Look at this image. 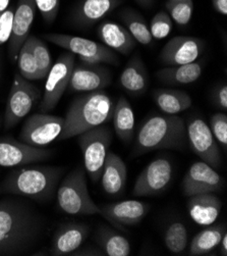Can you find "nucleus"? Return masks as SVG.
<instances>
[{"label": "nucleus", "instance_id": "f257e3e1", "mask_svg": "<svg viewBox=\"0 0 227 256\" xmlns=\"http://www.w3.org/2000/svg\"><path fill=\"white\" fill-rule=\"evenodd\" d=\"M45 220L31 203L17 198L0 201V256L24 255L45 232Z\"/></svg>", "mask_w": 227, "mask_h": 256}, {"label": "nucleus", "instance_id": "f03ea898", "mask_svg": "<svg viewBox=\"0 0 227 256\" xmlns=\"http://www.w3.org/2000/svg\"><path fill=\"white\" fill-rule=\"evenodd\" d=\"M113 110V100L103 90L89 92L74 98L66 112L63 131L58 139L66 140L79 136L110 122Z\"/></svg>", "mask_w": 227, "mask_h": 256}, {"label": "nucleus", "instance_id": "7ed1b4c3", "mask_svg": "<svg viewBox=\"0 0 227 256\" xmlns=\"http://www.w3.org/2000/svg\"><path fill=\"white\" fill-rule=\"evenodd\" d=\"M187 128L176 114H155L140 126L134 146V156L159 149H184L187 145Z\"/></svg>", "mask_w": 227, "mask_h": 256}, {"label": "nucleus", "instance_id": "20e7f679", "mask_svg": "<svg viewBox=\"0 0 227 256\" xmlns=\"http://www.w3.org/2000/svg\"><path fill=\"white\" fill-rule=\"evenodd\" d=\"M62 174V168L54 166L22 168L11 172L4 178L2 190L45 202L53 197Z\"/></svg>", "mask_w": 227, "mask_h": 256}, {"label": "nucleus", "instance_id": "39448f33", "mask_svg": "<svg viewBox=\"0 0 227 256\" xmlns=\"http://www.w3.org/2000/svg\"><path fill=\"white\" fill-rule=\"evenodd\" d=\"M58 208L70 216H92L100 214V208L91 198L86 172L77 168L69 172L57 190Z\"/></svg>", "mask_w": 227, "mask_h": 256}, {"label": "nucleus", "instance_id": "423d86ee", "mask_svg": "<svg viewBox=\"0 0 227 256\" xmlns=\"http://www.w3.org/2000/svg\"><path fill=\"white\" fill-rule=\"evenodd\" d=\"M111 140L110 129L103 124L79 135L78 142L84 156V166L94 183L101 178Z\"/></svg>", "mask_w": 227, "mask_h": 256}, {"label": "nucleus", "instance_id": "0eeeda50", "mask_svg": "<svg viewBox=\"0 0 227 256\" xmlns=\"http://www.w3.org/2000/svg\"><path fill=\"white\" fill-rule=\"evenodd\" d=\"M44 38L49 42L68 50V52L79 56L82 62L89 64L105 62L110 64H117L119 62L118 56L113 52L112 49L100 42L58 33L45 34Z\"/></svg>", "mask_w": 227, "mask_h": 256}, {"label": "nucleus", "instance_id": "6e6552de", "mask_svg": "<svg viewBox=\"0 0 227 256\" xmlns=\"http://www.w3.org/2000/svg\"><path fill=\"white\" fill-rule=\"evenodd\" d=\"M39 97V89L29 80L22 78L19 72H15L6 102L4 129H11L28 116Z\"/></svg>", "mask_w": 227, "mask_h": 256}, {"label": "nucleus", "instance_id": "1a4fd4ad", "mask_svg": "<svg viewBox=\"0 0 227 256\" xmlns=\"http://www.w3.org/2000/svg\"><path fill=\"white\" fill-rule=\"evenodd\" d=\"M73 68L74 54L71 52L63 54L52 66L46 76L44 94L39 106L41 112L46 114L55 108L68 87Z\"/></svg>", "mask_w": 227, "mask_h": 256}, {"label": "nucleus", "instance_id": "9d476101", "mask_svg": "<svg viewBox=\"0 0 227 256\" xmlns=\"http://www.w3.org/2000/svg\"><path fill=\"white\" fill-rule=\"evenodd\" d=\"M64 128V118L47 114H35L23 122L19 140L42 147L58 139Z\"/></svg>", "mask_w": 227, "mask_h": 256}, {"label": "nucleus", "instance_id": "9b49d317", "mask_svg": "<svg viewBox=\"0 0 227 256\" xmlns=\"http://www.w3.org/2000/svg\"><path fill=\"white\" fill-rule=\"evenodd\" d=\"M187 128V137L196 154L214 170L222 166V158L217 142L208 124L201 118H193Z\"/></svg>", "mask_w": 227, "mask_h": 256}, {"label": "nucleus", "instance_id": "f8f14e48", "mask_svg": "<svg viewBox=\"0 0 227 256\" xmlns=\"http://www.w3.org/2000/svg\"><path fill=\"white\" fill-rule=\"evenodd\" d=\"M173 176L171 162L159 158L150 162L137 178L133 194L137 197L154 196L164 192L170 185Z\"/></svg>", "mask_w": 227, "mask_h": 256}, {"label": "nucleus", "instance_id": "ddd939ff", "mask_svg": "<svg viewBox=\"0 0 227 256\" xmlns=\"http://www.w3.org/2000/svg\"><path fill=\"white\" fill-rule=\"evenodd\" d=\"M52 151L29 145L11 137L0 138V166L10 168L48 160Z\"/></svg>", "mask_w": 227, "mask_h": 256}, {"label": "nucleus", "instance_id": "4468645a", "mask_svg": "<svg viewBox=\"0 0 227 256\" xmlns=\"http://www.w3.org/2000/svg\"><path fill=\"white\" fill-rule=\"evenodd\" d=\"M111 79V72L105 66L81 60L73 68L67 88L70 92H95L109 86Z\"/></svg>", "mask_w": 227, "mask_h": 256}, {"label": "nucleus", "instance_id": "2eb2a0df", "mask_svg": "<svg viewBox=\"0 0 227 256\" xmlns=\"http://www.w3.org/2000/svg\"><path fill=\"white\" fill-rule=\"evenodd\" d=\"M223 187V178L204 162H194L183 180V191L187 197L219 192Z\"/></svg>", "mask_w": 227, "mask_h": 256}, {"label": "nucleus", "instance_id": "dca6fc26", "mask_svg": "<svg viewBox=\"0 0 227 256\" xmlns=\"http://www.w3.org/2000/svg\"><path fill=\"white\" fill-rule=\"evenodd\" d=\"M206 43L197 37L176 36L170 39L160 52V62L168 66L194 62L205 49Z\"/></svg>", "mask_w": 227, "mask_h": 256}, {"label": "nucleus", "instance_id": "f3484780", "mask_svg": "<svg viewBox=\"0 0 227 256\" xmlns=\"http://www.w3.org/2000/svg\"><path fill=\"white\" fill-rule=\"evenodd\" d=\"M37 6L35 0H18L12 20L11 34L8 42L9 58L14 62L22 44L30 36Z\"/></svg>", "mask_w": 227, "mask_h": 256}, {"label": "nucleus", "instance_id": "a211bd4d", "mask_svg": "<svg viewBox=\"0 0 227 256\" xmlns=\"http://www.w3.org/2000/svg\"><path fill=\"white\" fill-rule=\"evenodd\" d=\"M100 214L118 228L136 226L148 214L149 204L138 200H125L99 206Z\"/></svg>", "mask_w": 227, "mask_h": 256}, {"label": "nucleus", "instance_id": "6ab92c4d", "mask_svg": "<svg viewBox=\"0 0 227 256\" xmlns=\"http://www.w3.org/2000/svg\"><path fill=\"white\" fill-rule=\"evenodd\" d=\"M121 0H81L71 14L73 24L89 28L113 12Z\"/></svg>", "mask_w": 227, "mask_h": 256}, {"label": "nucleus", "instance_id": "aec40b11", "mask_svg": "<svg viewBox=\"0 0 227 256\" xmlns=\"http://www.w3.org/2000/svg\"><path fill=\"white\" fill-rule=\"evenodd\" d=\"M90 228L85 224L70 222L62 224L54 234L50 253L55 256L71 254L82 246L88 238Z\"/></svg>", "mask_w": 227, "mask_h": 256}, {"label": "nucleus", "instance_id": "412c9836", "mask_svg": "<svg viewBox=\"0 0 227 256\" xmlns=\"http://www.w3.org/2000/svg\"><path fill=\"white\" fill-rule=\"evenodd\" d=\"M127 178L128 170L124 162L115 153L108 151L100 178L104 192L110 196L120 195L127 185Z\"/></svg>", "mask_w": 227, "mask_h": 256}, {"label": "nucleus", "instance_id": "4be33fe9", "mask_svg": "<svg viewBox=\"0 0 227 256\" xmlns=\"http://www.w3.org/2000/svg\"><path fill=\"white\" fill-rule=\"evenodd\" d=\"M222 208V202L214 193L191 196L188 210L193 220L200 226H210L216 222Z\"/></svg>", "mask_w": 227, "mask_h": 256}, {"label": "nucleus", "instance_id": "5701e85b", "mask_svg": "<svg viewBox=\"0 0 227 256\" xmlns=\"http://www.w3.org/2000/svg\"><path fill=\"white\" fill-rule=\"evenodd\" d=\"M97 34L102 44L123 56L130 54L137 44L128 29L117 22H102L97 29Z\"/></svg>", "mask_w": 227, "mask_h": 256}, {"label": "nucleus", "instance_id": "b1692460", "mask_svg": "<svg viewBox=\"0 0 227 256\" xmlns=\"http://www.w3.org/2000/svg\"><path fill=\"white\" fill-rule=\"evenodd\" d=\"M119 82L121 87L132 95H142L149 87V74L145 64L140 56L136 54L121 72Z\"/></svg>", "mask_w": 227, "mask_h": 256}, {"label": "nucleus", "instance_id": "393cba45", "mask_svg": "<svg viewBox=\"0 0 227 256\" xmlns=\"http://www.w3.org/2000/svg\"><path fill=\"white\" fill-rule=\"evenodd\" d=\"M203 68L199 62L166 66L157 72V78L167 85H188L199 80Z\"/></svg>", "mask_w": 227, "mask_h": 256}, {"label": "nucleus", "instance_id": "a878e982", "mask_svg": "<svg viewBox=\"0 0 227 256\" xmlns=\"http://www.w3.org/2000/svg\"><path fill=\"white\" fill-rule=\"evenodd\" d=\"M112 118L116 135L122 142L129 144L135 131V114L130 102L124 97L117 99Z\"/></svg>", "mask_w": 227, "mask_h": 256}, {"label": "nucleus", "instance_id": "bb28decb", "mask_svg": "<svg viewBox=\"0 0 227 256\" xmlns=\"http://www.w3.org/2000/svg\"><path fill=\"white\" fill-rule=\"evenodd\" d=\"M153 99L166 114H178L192 106L191 96L182 90L156 89L153 91Z\"/></svg>", "mask_w": 227, "mask_h": 256}, {"label": "nucleus", "instance_id": "cd10ccee", "mask_svg": "<svg viewBox=\"0 0 227 256\" xmlns=\"http://www.w3.org/2000/svg\"><path fill=\"white\" fill-rule=\"evenodd\" d=\"M226 228L222 224H214L198 233L191 242L190 255H205L213 251L220 243Z\"/></svg>", "mask_w": 227, "mask_h": 256}, {"label": "nucleus", "instance_id": "c85d7f7f", "mask_svg": "<svg viewBox=\"0 0 227 256\" xmlns=\"http://www.w3.org/2000/svg\"><path fill=\"white\" fill-rule=\"evenodd\" d=\"M119 16L124 24V27L128 29L137 42L145 46L152 44L153 37L151 35L149 26L138 12L132 8H125Z\"/></svg>", "mask_w": 227, "mask_h": 256}, {"label": "nucleus", "instance_id": "c756f323", "mask_svg": "<svg viewBox=\"0 0 227 256\" xmlns=\"http://www.w3.org/2000/svg\"><path fill=\"white\" fill-rule=\"evenodd\" d=\"M99 246L108 256H129L131 254L130 242L109 228H100L97 236Z\"/></svg>", "mask_w": 227, "mask_h": 256}, {"label": "nucleus", "instance_id": "7c9ffc66", "mask_svg": "<svg viewBox=\"0 0 227 256\" xmlns=\"http://www.w3.org/2000/svg\"><path fill=\"white\" fill-rule=\"evenodd\" d=\"M17 66L19 74L29 81H35L42 79V76L38 70L37 64L32 51V45L30 37L22 44L17 54Z\"/></svg>", "mask_w": 227, "mask_h": 256}, {"label": "nucleus", "instance_id": "2f4dec72", "mask_svg": "<svg viewBox=\"0 0 227 256\" xmlns=\"http://www.w3.org/2000/svg\"><path fill=\"white\" fill-rule=\"evenodd\" d=\"M166 248L173 254L185 252L189 244V234L186 226L182 222H173L166 228L164 234Z\"/></svg>", "mask_w": 227, "mask_h": 256}, {"label": "nucleus", "instance_id": "473e14b6", "mask_svg": "<svg viewBox=\"0 0 227 256\" xmlns=\"http://www.w3.org/2000/svg\"><path fill=\"white\" fill-rule=\"evenodd\" d=\"M165 8L176 24L186 26L191 22L194 12L193 0H167Z\"/></svg>", "mask_w": 227, "mask_h": 256}, {"label": "nucleus", "instance_id": "72a5a7b5", "mask_svg": "<svg viewBox=\"0 0 227 256\" xmlns=\"http://www.w3.org/2000/svg\"><path fill=\"white\" fill-rule=\"evenodd\" d=\"M32 45V51L37 64L38 70L43 78H46L48 72L52 68V56L49 52V49L46 44L35 36H29Z\"/></svg>", "mask_w": 227, "mask_h": 256}, {"label": "nucleus", "instance_id": "f704fd0d", "mask_svg": "<svg viewBox=\"0 0 227 256\" xmlns=\"http://www.w3.org/2000/svg\"><path fill=\"white\" fill-rule=\"evenodd\" d=\"M151 35L155 39H163L167 37L172 31L173 24L167 12L161 10L157 12L149 26Z\"/></svg>", "mask_w": 227, "mask_h": 256}, {"label": "nucleus", "instance_id": "c9c22d12", "mask_svg": "<svg viewBox=\"0 0 227 256\" xmlns=\"http://www.w3.org/2000/svg\"><path fill=\"white\" fill-rule=\"evenodd\" d=\"M210 130L214 138L222 145L223 149L227 148V116L225 114H215L210 118Z\"/></svg>", "mask_w": 227, "mask_h": 256}, {"label": "nucleus", "instance_id": "e433bc0d", "mask_svg": "<svg viewBox=\"0 0 227 256\" xmlns=\"http://www.w3.org/2000/svg\"><path fill=\"white\" fill-rule=\"evenodd\" d=\"M35 4L46 22H54L59 12L60 0H35Z\"/></svg>", "mask_w": 227, "mask_h": 256}, {"label": "nucleus", "instance_id": "4c0bfd02", "mask_svg": "<svg viewBox=\"0 0 227 256\" xmlns=\"http://www.w3.org/2000/svg\"><path fill=\"white\" fill-rule=\"evenodd\" d=\"M14 10L9 8L0 14V45L4 44L9 40L12 28Z\"/></svg>", "mask_w": 227, "mask_h": 256}, {"label": "nucleus", "instance_id": "58836bf2", "mask_svg": "<svg viewBox=\"0 0 227 256\" xmlns=\"http://www.w3.org/2000/svg\"><path fill=\"white\" fill-rule=\"evenodd\" d=\"M214 104L223 110H227V86L226 84H220L214 89L212 96Z\"/></svg>", "mask_w": 227, "mask_h": 256}, {"label": "nucleus", "instance_id": "ea45409f", "mask_svg": "<svg viewBox=\"0 0 227 256\" xmlns=\"http://www.w3.org/2000/svg\"><path fill=\"white\" fill-rule=\"evenodd\" d=\"M213 8L220 14H227V0H212Z\"/></svg>", "mask_w": 227, "mask_h": 256}, {"label": "nucleus", "instance_id": "a19ab883", "mask_svg": "<svg viewBox=\"0 0 227 256\" xmlns=\"http://www.w3.org/2000/svg\"><path fill=\"white\" fill-rule=\"evenodd\" d=\"M220 245V255L222 256H227V233H225L219 243Z\"/></svg>", "mask_w": 227, "mask_h": 256}, {"label": "nucleus", "instance_id": "79ce46f5", "mask_svg": "<svg viewBox=\"0 0 227 256\" xmlns=\"http://www.w3.org/2000/svg\"><path fill=\"white\" fill-rule=\"evenodd\" d=\"M135 2L141 6L142 8H149L153 6L155 0H135Z\"/></svg>", "mask_w": 227, "mask_h": 256}, {"label": "nucleus", "instance_id": "37998d69", "mask_svg": "<svg viewBox=\"0 0 227 256\" xmlns=\"http://www.w3.org/2000/svg\"><path fill=\"white\" fill-rule=\"evenodd\" d=\"M10 0H0V14L8 8Z\"/></svg>", "mask_w": 227, "mask_h": 256}, {"label": "nucleus", "instance_id": "c03bdc74", "mask_svg": "<svg viewBox=\"0 0 227 256\" xmlns=\"http://www.w3.org/2000/svg\"><path fill=\"white\" fill-rule=\"evenodd\" d=\"M1 62H2V50L0 49V68H1Z\"/></svg>", "mask_w": 227, "mask_h": 256}, {"label": "nucleus", "instance_id": "a18cd8bd", "mask_svg": "<svg viewBox=\"0 0 227 256\" xmlns=\"http://www.w3.org/2000/svg\"><path fill=\"white\" fill-rule=\"evenodd\" d=\"M0 126H1V118H0Z\"/></svg>", "mask_w": 227, "mask_h": 256}]
</instances>
